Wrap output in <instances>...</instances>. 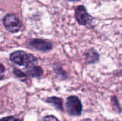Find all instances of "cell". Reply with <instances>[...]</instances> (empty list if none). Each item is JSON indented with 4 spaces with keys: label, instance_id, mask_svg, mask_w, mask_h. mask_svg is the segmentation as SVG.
Returning <instances> with one entry per match:
<instances>
[{
    "label": "cell",
    "instance_id": "cell-1",
    "mask_svg": "<svg viewBox=\"0 0 122 121\" xmlns=\"http://www.w3.org/2000/svg\"><path fill=\"white\" fill-rule=\"evenodd\" d=\"M10 60L17 65L26 67L34 66L37 62L36 58L34 56L22 51H14L11 53Z\"/></svg>",
    "mask_w": 122,
    "mask_h": 121
},
{
    "label": "cell",
    "instance_id": "cell-2",
    "mask_svg": "<svg viewBox=\"0 0 122 121\" xmlns=\"http://www.w3.org/2000/svg\"><path fill=\"white\" fill-rule=\"evenodd\" d=\"M66 108L68 113L74 116H80L83 110L81 101L77 96H75L68 97L66 102Z\"/></svg>",
    "mask_w": 122,
    "mask_h": 121
},
{
    "label": "cell",
    "instance_id": "cell-3",
    "mask_svg": "<svg viewBox=\"0 0 122 121\" xmlns=\"http://www.w3.org/2000/svg\"><path fill=\"white\" fill-rule=\"evenodd\" d=\"M3 23L6 29L11 33H16L21 28V23L17 16L13 14H6L3 20Z\"/></svg>",
    "mask_w": 122,
    "mask_h": 121
},
{
    "label": "cell",
    "instance_id": "cell-4",
    "mask_svg": "<svg viewBox=\"0 0 122 121\" xmlns=\"http://www.w3.org/2000/svg\"><path fill=\"white\" fill-rule=\"evenodd\" d=\"M75 16L79 24L83 26H88L92 22V17L86 11V8L81 5L75 10Z\"/></svg>",
    "mask_w": 122,
    "mask_h": 121
},
{
    "label": "cell",
    "instance_id": "cell-5",
    "mask_svg": "<svg viewBox=\"0 0 122 121\" xmlns=\"http://www.w3.org/2000/svg\"><path fill=\"white\" fill-rule=\"evenodd\" d=\"M29 45L33 48L41 51H48L52 48V45L50 42L39 39L31 40L29 42Z\"/></svg>",
    "mask_w": 122,
    "mask_h": 121
},
{
    "label": "cell",
    "instance_id": "cell-6",
    "mask_svg": "<svg viewBox=\"0 0 122 121\" xmlns=\"http://www.w3.org/2000/svg\"><path fill=\"white\" fill-rule=\"evenodd\" d=\"M26 73L29 76L32 77H40L43 74V70L40 66H29L26 70Z\"/></svg>",
    "mask_w": 122,
    "mask_h": 121
},
{
    "label": "cell",
    "instance_id": "cell-7",
    "mask_svg": "<svg viewBox=\"0 0 122 121\" xmlns=\"http://www.w3.org/2000/svg\"><path fill=\"white\" fill-rule=\"evenodd\" d=\"M86 60L89 63H92L98 61L99 54L94 49H90L86 52Z\"/></svg>",
    "mask_w": 122,
    "mask_h": 121
},
{
    "label": "cell",
    "instance_id": "cell-8",
    "mask_svg": "<svg viewBox=\"0 0 122 121\" xmlns=\"http://www.w3.org/2000/svg\"><path fill=\"white\" fill-rule=\"evenodd\" d=\"M47 103L51 104L52 106H54L56 109L60 110V111H63V106H62V100L58 97H51L49 98L46 101Z\"/></svg>",
    "mask_w": 122,
    "mask_h": 121
},
{
    "label": "cell",
    "instance_id": "cell-9",
    "mask_svg": "<svg viewBox=\"0 0 122 121\" xmlns=\"http://www.w3.org/2000/svg\"><path fill=\"white\" fill-rule=\"evenodd\" d=\"M14 73L15 74L16 76H17L18 78H21V79H25L26 78V75L24 73H22L21 71L16 69V68H14Z\"/></svg>",
    "mask_w": 122,
    "mask_h": 121
},
{
    "label": "cell",
    "instance_id": "cell-10",
    "mask_svg": "<svg viewBox=\"0 0 122 121\" xmlns=\"http://www.w3.org/2000/svg\"><path fill=\"white\" fill-rule=\"evenodd\" d=\"M41 121H59V120L54 116H48L44 117Z\"/></svg>",
    "mask_w": 122,
    "mask_h": 121
},
{
    "label": "cell",
    "instance_id": "cell-11",
    "mask_svg": "<svg viewBox=\"0 0 122 121\" xmlns=\"http://www.w3.org/2000/svg\"><path fill=\"white\" fill-rule=\"evenodd\" d=\"M0 121H20V120L14 117H6L0 119Z\"/></svg>",
    "mask_w": 122,
    "mask_h": 121
},
{
    "label": "cell",
    "instance_id": "cell-12",
    "mask_svg": "<svg viewBox=\"0 0 122 121\" xmlns=\"http://www.w3.org/2000/svg\"><path fill=\"white\" fill-rule=\"evenodd\" d=\"M5 71V68L4 67V66L0 63V79H1L4 76V73Z\"/></svg>",
    "mask_w": 122,
    "mask_h": 121
},
{
    "label": "cell",
    "instance_id": "cell-13",
    "mask_svg": "<svg viewBox=\"0 0 122 121\" xmlns=\"http://www.w3.org/2000/svg\"><path fill=\"white\" fill-rule=\"evenodd\" d=\"M69 1H79V0H69Z\"/></svg>",
    "mask_w": 122,
    "mask_h": 121
}]
</instances>
